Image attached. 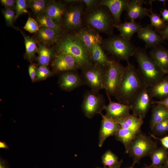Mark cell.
Instances as JSON below:
<instances>
[{"label":"cell","instance_id":"cell-1","mask_svg":"<svg viewBox=\"0 0 168 168\" xmlns=\"http://www.w3.org/2000/svg\"><path fill=\"white\" fill-rule=\"evenodd\" d=\"M114 96L118 102L130 105L140 91L145 86L134 66L128 63Z\"/></svg>","mask_w":168,"mask_h":168},{"label":"cell","instance_id":"cell-2","mask_svg":"<svg viewBox=\"0 0 168 168\" xmlns=\"http://www.w3.org/2000/svg\"><path fill=\"white\" fill-rule=\"evenodd\" d=\"M57 44V54L72 56L77 62L80 69L82 70L93 63L87 49L76 33L62 35Z\"/></svg>","mask_w":168,"mask_h":168},{"label":"cell","instance_id":"cell-3","mask_svg":"<svg viewBox=\"0 0 168 168\" xmlns=\"http://www.w3.org/2000/svg\"><path fill=\"white\" fill-rule=\"evenodd\" d=\"M134 55L138 65L139 72L146 86L149 88L163 79L166 73L144 50L136 49Z\"/></svg>","mask_w":168,"mask_h":168},{"label":"cell","instance_id":"cell-4","mask_svg":"<svg viewBox=\"0 0 168 168\" xmlns=\"http://www.w3.org/2000/svg\"><path fill=\"white\" fill-rule=\"evenodd\" d=\"M87 12L85 19L87 26L98 32L111 33L114 27L113 18L104 6L99 5Z\"/></svg>","mask_w":168,"mask_h":168},{"label":"cell","instance_id":"cell-5","mask_svg":"<svg viewBox=\"0 0 168 168\" xmlns=\"http://www.w3.org/2000/svg\"><path fill=\"white\" fill-rule=\"evenodd\" d=\"M101 44L102 48L107 52L128 63L136 49L129 40L120 36H112L103 40Z\"/></svg>","mask_w":168,"mask_h":168},{"label":"cell","instance_id":"cell-6","mask_svg":"<svg viewBox=\"0 0 168 168\" xmlns=\"http://www.w3.org/2000/svg\"><path fill=\"white\" fill-rule=\"evenodd\" d=\"M156 148V143L150 137L140 133L138 134L131 144L128 153L133 158V165L142 158L150 155Z\"/></svg>","mask_w":168,"mask_h":168},{"label":"cell","instance_id":"cell-7","mask_svg":"<svg viewBox=\"0 0 168 168\" xmlns=\"http://www.w3.org/2000/svg\"><path fill=\"white\" fill-rule=\"evenodd\" d=\"M106 106L104 96L99 91L91 90L84 94L81 109L87 118L91 119L96 114H100Z\"/></svg>","mask_w":168,"mask_h":168},{"label":"cell","instance_id":"cell-8","mask_svg":"<svg viewBox=\"0 0 168 168\" xmlns=\"http://www.w3.org/2000/svg\"><path fill=\"white\" fill-rule=\"evenodd\" d=\"M125 69L119 62L110 60L105 68L104 89L110 95L115 96Z\"/></svg>","mask_w":168,"mask_h":168},{"label":"cell","instance_id":"cell-9","mask_svg":"<svg viewBox=\"0 0 168 168\" xmlns=\"http://www.w3.org/2000/svg\"><path fill=\"white\" fill-rule=\"evenodd\" d=\"M82 70V81L91 90L99 91L104 89V68L93 63Z\"/></svg>","mask_w":168,"mask_h":168},{"label":"cell","instance_id":"cell-10","mask_svg":"<svg viewBox=\"0 0 168 168\" xmlns=\"http://www.w3.org/2000/svg\"><path fill=\"white\" fill-rule=\"evenodd\" d=\"M81 3L72 4L66 8L62 24L64 29L78 31L83 27L82 16L84 7Z\"/></svg>","mask_w":168,"mask_h":168},{"label":"cell","instance_id":"cell-11","mask_svg":"<svg viewBox=\"0 0 168 168\" xmlns=\"http://www.w3.org/2000/svg\"><path fill=\"white\" fill-rule=\"evenodd\" d=\"M152 98L148 88L145 86L138 93L130 104L133 114L143 119L152 103Z\"/></svg>","mask_w":168,"mask_h":168},{"label":"cell","instance_id":"cell-12","mask_svg":"<svg viewBox=\"0 0 168 168\" xmlns=\"http://www.w3.org/2000/svg\"><path fill=\"white\" fill-rule=\"evenodd\" d=\"M52 66L55 72H57L80 69L76 59L68 54H56L54 58Z\"/></svg>","mask_w":168,"mask_h":168},{"label":"cell","instance_id":"cell-13","mask_svg":"<svg viewBox=\"0 0 168 168\" xmlns=\"http://www.w3.org/2000/svg\"><path fill=\"white\" fill-rule=\"evenodd\" d=\"M131 110L130 105L110 100L105 109V115L108 118L116 121L129 115Z\"/></svg>","mask_w":168,"mask_h":168},{"label":"cell","instance_id":"cell-14","mask_svg":"<svg viewBox=\"0 0 168 168\" xmlns=\"http://www.w3.org/2000/svg\"><path fill=\"white\" fill-rule=\"evenodd\" d=\"M101 126L99 132L98 146L101 147L105 140L110 136L115 135L120 128L115 121L106 116L102 113Z\"/></svg>","mask_w":168,"mask_h":168},{"label":"cell","instance_id":"cell-15","mask_svg":"<svg viewBox=\"0 0 168 168\" xmlns=\"http://www.w3.org/2000/svg\"><path fill=\"white\" fill-rule=\"evenodd\" d=\"M76 34L86 46L90 54L94 45L102 44L103 39L101 36L98 32L89 27H82Z\"/></svg>","mask_w":168,"mask_h":168},{"label":"cell","instance_id":"cell-16","mask_svg":"<svg viewBox=\"0 0 168 168\" xmlns=\"http://www.w3.org/2000/svg\"><path fill=\"white\" fill-rule=\"evenodd\" d=\"M129 0H102L99 5L106 7L110 11L113 18L114 25H118L121 23L120 17L123 12L126 10Z\"/></svg>","mask_w":168,"mask_h":168},{"label":"cell","instance_id":"cell-17","mask_svg":"<svg viewBox=\"0 0 168 168\" xmlns=\"http://www.w3.org/2000/svg\"><path fill=\"white\" fill-rule=\"evenodd\" d=\"M137 33L138 38L144 42L148 47L153 48L158 45L164 40L150 25L144 27H142Z\"/></svg>","mask_w":168,"mask_h":168},{"label":"cell","instance_id":"cell-18","mask_svg":"<svg viewBox=\"0 0 168 168\" xmlns=\"http://www.w3.org/2000/svg\"><path fill=\"white\" fill-rule=\"evenodd\" d=\"M82 77L78 73L73 72H67L60 76L59 84L63 90L70 91L81 86L82 83Z\"/></svg>","mask_w":168,"mask_h":168},{"label":"cell","instance_id":"cell-19","mask_svg":"<svg viewBox=\"0 0 168 168\" xmlns=\"http://www.w3.org/2000/svg\"><path fill=\"white\" fill-rule=\"evenodd\" d=\"M66 9L65 4L62 2L51 0L48 2L45 13L55 23L61 26Z\"/></svg>","mask_w":168,"mask_h":168},{"label":"cell","instance_id":"cell-20","mask_svg":"<svg viewBox=\"0 0 168 168\" xmlns=\"http://www.w3.org/2000/svg\"><path fill=\"white\" fill-rule=\"evenodd\" d=\"M142 2L137 0L129 1L126 10L127 16L130 21H134L136 19L148 16L150 10L143 7Z\"/></svg>","mask_w":168,"mask_h":168},{"label":"cell","instance_id":"cell-21","mask_svg":"<svg viewBox=\"0 0 168 168\" xmlns=\"http://www.w3.org/2000/svg\"><path fill=\"white\" fill-rule=\"evenodd\" d=\"M150 57L165 72L168 73V50L161 46L153 48L150 52Z\"/></svg>","mask_w":168,"mask_h":168},{"label":"cell","instance_id":"cell-22","mask_svg":"<svg viewBox=\"0 0 168 168\" xmlns=\"http://www.w3.org/2000/svg\"><path fill=\"white\" fill-rule=\"evenodd\" d=\"M115 121L120 128L128 129L138 133H141V127L143 123V119L133 114H130L126 117Z\"/></svg>","mask_w":168,"mask_h":168},{"label":"cell","instance_id":"cell-23","mask_svg":"<svg viewBox=\"0 0 168 168\" xmlns=\"http://www.w3.org/2000/svg\"><path fill=\"white\" fill-rule=\"evenodd\" d=\"M114 26L119 31L121 36L129 41L133 35L138 33L142 27L140 24L130 21Z\"/></svg>","mask_w":168,"mask_h":168},{"label":"cell","instance_id":"cell-24","mask_svg":"<svg viewBox=\"0 0 168 168\" xmlns=\"http://www.w3.org/2000/svg\"><path fill=\"white\" fill-rule=\"evenodd\" d=\"M152 98L162 100L168 97V75H165L161 81L148 88Z\"/></svg>","mask_w":168,"mask_h":168},{"label":"cell","instance_id":"cell-25","mask_svg":"<svg viewBox=\"0 0 168 168\" xmlns=\"http://www.w3.org/2000/svg\"><path fill=\"white\" fill-rule=\"evenodd\" d=\"M90 55L93 63L104 68L110 63V60L105 54L100 44H96L93 46Z\"/></svg>","mask_w":168,"mask_h":168},{"label":"cell","instance_id":"cell-26","mask_svg":"<svg viewBox=\"0 0 168 168\" xmlns=\"http://www.w3.org/2000/svg\"><path fill=\"white\" fill-rule=\"evenodd\" d=\"M37 37L39 40L45 45L57 43L60 37L52 30L44 26H40Z\"/></svg>","mask_w":168,"mask_h":168},{"label":"cell","instance_id":"cell-27","mask_svg":"<svg viewBox=\"0 0 168 168\" xmlns=\"http://www.w3.org/2000/svg\"><path fill=\"white\" fill-rule=\"evenodd\" d=\"M138 134L128 129L120 127L114 136L115 139L124 145L126 152L128 153L131 144Z\"/></svg>","mask_w":168,"mask_h":168},{"label":"cell","instance_id":"cell-28","mask_svg":"<svg viewBox=\"0 0 168 168\" xmlns=\"http://www.w3.org/2000/svg\"><path fill=\"white\" fill-rule=\"evenodd\" d=\"M37 62L39 66H47L51 60L56 56L54 49L45 45L39 44L38 47Z\"/></svg>","mask_w":168,"mask_h":168},{"label":"cell","instance_id":"cell-29","mask_svg":"<svg viewBox=\"0 0 168 168\" xmlns=\"http://www.w3.org/2000/svg\"><path fill=\"white\" fill-rule=\"evenodd\" d=\"M150 156L152 163L144 168H154L163 165L168 158V152L163 147L156 148L152 152Z\"/></svg>","mask_w":168,"mask_h":168},{"label":"cell","instance_id":"cell-30","mask_svg":"<svg viewBox=\"0 0 168 168\" xmlns=\"http://www.w3.org/2000/svg\"><path fill=\"white\" fill-rule=\"evenodd\" d=\"M153 107L150 122L151 129L156 124L168 117V110L163 105L156 104Z\"/></svg>","mask_w":168,"mask_h":168},{"label":"cell","instance_id":"cell-31","mask_svg":"<svg viewBox=\"0 0 168 168\" xmlns=\"http://www.w3.org/2000/svg\"><path fill=\"white\" fill-rule=\"evenodd\" d=\"M37 21L40 26L46 27L53 30L59 36L63 35L61 26L55 23L46 13L37 16Z\"/></svg>","mask_w":168,"mask_h":168},{"label":"cell","instance_id":"cell-32","mask_svg":"<svg viewBox=\"0 0 168 168\" xmlns=\"http://www.w3.org/2000/svg\"><path fill=\"white\" fill-rule=\"evenodd\" d=\"M24 38L26 48L25 56L29 61H31L36 52L38 47L35 40L32 37L25 35L22 33Z\"/></svg>","mask_w":168,"mask_h":168},{"label":"cell","instance_id":"cell-33","mask_svg":"<svg viewBox=\"0 0 168 168\" xmlns=\"http://www.w3.org/2000/svg\"><path fill=\"white\" fill-rule=\"evenodd\" d=\"M48 2L44 0H33L29 2V6L37 16L45 13Z\"/></svg>","mask_w":168,"mask_h":168},{"label":"cell","instance_id":"cell-34","mask_svg":"<svg viewBox=\"0 0 168 168\" xmlns=\"http://www.w3.org/2000/svg\"><path fill=\"white\" fill-rule=\"evenodd\" d=\"M102 163L104 167H111L118 162L117 156L110 150L106 151L101 158Z\"/></svg>","mask_w":168,"mask_h":168},{"label":"cell","instance_id":"cell-35","mask_svg":"<svg viewBox=\"0 0 168 168\" xmlns=\"http://www.w3.org/2000/svg\"><path fill=\"white\" fill-rule=\"evenodd\" d=\"M148 16L150 19L151 25L154 27L158 30L163 29L166 26L165 21L161 17L160 15L157 13H153L150 9Z\"/></svg>","mask_w":168,"mask_h":168},{"label":"cell","instance_id":"cell-36","mask_svg":"<svg viewBox=\"0 0 168 168\" xmlns=\"http://www.w3.org/2000/svg\"><path fill=\"white\" fill-rule=\"evenodd\" d=\"M52 73L47 66H39L37 68L36 81L43 80L51 77Z\"/></svg>","mask_w":168,"mask_h":168},{"label":"cell","instance_id":"cell-37","mask_svg":"<svg viewBox=\"0 0 168 168\" xmlns=\"http://www.w3.org/2000/svg\"><path fill=\"white\" fill-rule=\"evenodd\" d=\"M16 13L14 20L21 15L27 12V2L25 0H16Z\"/></svg>","mask_w":168,"mask_h":168},{"label":"cell","instance_id":"cell-38","mask_svg":"<svg viewBox=\"0 0 168 168\" xmlns=\"http://www.w3.org/2000/svg\"><path fill=\"white\" fill-rule=\"evenodd\" d=\"M152 130L158 134H163L168 132V117L156 124Z\"/></svg>","mask_w":168,"mask_h":168},{"label":"cell","instance_id":"cell-39","mask_svg":"<svg viewBox=\"0 0 168 168\" xmlns=\"http://www.w3.org/2000/svg\"><path fill=\"white\" fill-rule=\"evenodd\" d=\"M24 28L30 33H34L39 30L40 26L37 21L29 16L24 27Z\"/></svg>","mask_w":168,"mask_h":168},{"label":"cell","instance_id":"cell-40","mask_svg":"<svg viewBox=\"0 0 168 168\" xmlns=\"http://www.w3.org/2000/svg\"><path fill=\"white\" fill-rule=\"evenodd\" d=\"M2 13L7 24L9 26H12L15 16L13 11L10 9L6 8L2 11Z\"/></svg>","mask_w":168,"mask_h":168},{"label":"cell","instance_id":"cell-41","mask_svg":"<svg viewBox=\"0 0 168 168\" xmlns=\"http://www.w3.org/2000/svg\"><path fill=\"white\" fill-rule=\"evenodd\" d=\"M82 3L84 4L88 11L95 8L99 5L100 0H81Z\"/></svg>","mask_w":168,"mask_h":168},{"label":"cell","instance_id":"cell-42","mask_svg":"<svg viewBox=\"0 0 168 168\" xmlns=\"http://www.w3.org/2000/svg\"><path fill=\"white\" fill-rule=\"evenodd\" d=\"M37 68L33 64L30 65L28 67V72L30 78L33 82L36 81V77Z\"/></svg>","mask_w":168,"mask_h":168},{"label":"cell","instance_id":"cell-43","mask_svg":"<svg viewBox=\"0 0 168 168\" xmlns=\"http://www.w3.org/2000/svg\"><path fill=\"white\" fill-rule=\"evenodd\" d=\"M0 2L6 9H15L16 1L13 0H1Z\"/></svg>","mask_w":168,"mask_h":168},{"label":"cell","instance_id":"cell-44","mask_svg":"<svg viewBox=\"0 0 168 168\" xmlns=\"http://www.w3.org/2000/svg\"><path fill=\"white\" fill-rule=\"evenodd\" d=\"M151 136L154 138L160 140L163 147L166 149H168V136L161 138H158L152 134L151 135Z\"/></svg>","mask_w":168,"mask_h":168},{"label":"cell","instance_id":"cell-45","mask_svg":"<svg viewBox=\"0 0 168 168\" xmlns=\"http://www.w3.org/2000/svg\"><path fill=\"white\" fill-rule=\"evenodd\" d=\"M159 32L164 40H168V24L163 29L159 30Z\"/></svg>","mask_w":168,"mask_h":168},{"label":"cell","instance_id":"cell-46","mask_svg":"<svg viewBox=\"0 0 168 168\" xmlns=\"http://www.w3.org/2000/svg\"><path fill=\"white\" fill-rule=\"evenodd\" d=\"M162 19L165 21L168 22V8H164L160 11Z\"/></svg>","mask_w":168,"mask_h":168},{"label":"cell","instance_id":"cell-47","mask_svg":"<svg viewBox=\"0 0 168 168\" xmlns=\"http://www.w3.org/2000/svg\"><path fill=\"white\" fill-rule=\"evenodd\" d=\"M152 104H162L164 105L168 110V97L161 100L152 101Z\"/></svg>","mask_w":168,"mask_h":168},{"label":"cell","instance_id":"cell-48","mask_svg":"<svg viewBox=\"0 0 168 168\" xmlns=\"http://www.w3.org/2000/svg\"><path fill=\"white\" fill-rule=\"evenodd\" d=\"M0 168H9L8 162L1 157L0 159Z\"/></svg>","mask_w":168,"mask_h":168},{"label":"cell","instance_id":"cell-49","mask_svg":"<svg viewBox=\"0 0 168 168\" xmlns=\"http://www.w3.org/2000/svg\"><path fill=\"white\" fill-rule=\"evenodd\" d=\"M0 148H4L7 150H8L9 149L8 146L4 141H0Z\"/></svg>","mask_w":168,"mask_h":168},{"label":"cell","instance_id":"cell-50","mask_svg":"<svg viewBox=\"0 0 168 168\" xmlns=\"http://www.w3.org/2000/svg\"><path fill=\"white\" fill-rule=\"evenodd\" d=\"M123 161L120 160L118 161V163L114 166L110 167H104L105 168H120L122 164Z\"/></svg>","mask_w":168,"mask_h":168},{"label":"cell","instance_id":"cell-51","mask_svg":"<svg viewBox=\"0 0 168 168\" xmlns=\"http://www.w3.org/2000/svg\"><path fill=\"white\" fill-rule=\"evenodd\" d=\"M163 166L165 168H168V158L165 162Z\"/></svg>","mask_w":168,"mask_h":168},{"label":"cell","instance_id":"cell-52","mask_svg":"<svg viewBox=\"0 0 168 168\" xmlns=\"http://www.w3.org/2000/svg\"><path fill=\"white\" fill-rule=\"evenodd\" d=\"M157 1H158L159 2H162V3H164V4H165V3L167 1H168V0H157Z\"/></svg>","mask_w":168,"mask_h":168},{"label":"cell","instance_id":"cell-53","mask_svg":"<svg viewBox=\"0 0 168 168\" xmlns=\"http://www.w3.org/2000/svg\"><path fill=\"white\" fill-rule=\"evenodd\" d=\"M154 168H165L163 165H161Z\"/></svg>","mask_w":168,"mask_h":168},{"label":"cell","instance_id":"cell-54","mask_svg":"<svg viewBox=\"0 0 168 168\" xmlns=\"http://www.w3.org/2000/svg\"><path fill=\"white\" fill-rule=\"evenodd\" d=\"M133 166H134V165H132V166H131L130 167L127 168H133Z\"/></svg>","mask_w":168,"mask_h":168},{"label":"cell","instance_id":"cell-55","mask_svg":"<svg viewBox=\"0 0 168 168\" xmlns=\"http://www.w3.org/2000/svg\"><path fill=\"white\" fill-rule=\"evenodd\" d=\"M95 168H101V167H96ZM102 168H105V167H104Z\"/></svg>","mask_w":168,"mask_h":168},{"label":"cell","instance_id":"cell-56","mask_svg":"<svg viewBox=\"0 0 168 168\" xmlns=\"http://www.w3.org/2000/svg\"><path fill=\"white\" fill-rule=\"evenodd\" d=\"M167 74H168V73H167Z\"/></svg>","mask_w":168,"mask_h":168}]
</instances>
